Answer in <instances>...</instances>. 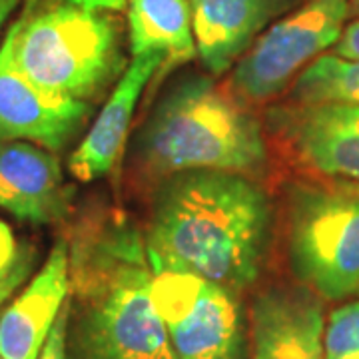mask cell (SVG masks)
Instances as JSON below:
<instances>
[{
    "instance_id": "obj_1",
    "label": "cell",
    "mask_w": 359,
    "mask_h": 359,
    "mask_svg": "<svg viewBox=\"0 0 359 359\" xmlns=\"http://www.w3.org/2000/svg\"><path fill=\"white\" fill-rule=\"evenodd\" d=\"M271 230V200L252 176L188 170L156 182L144 242L152 269L188 271L242 294L264 269Z\"/></svg>"
},
{
    "instance_id": "obj_2",
    "label": "cell",
    "mask_w": 359,
    "mask_h": 359,
    "mask_svg": "<svg viewBox=\"0 0 359 359\" xmlns=\"http://www.w3.org/2000/svg\"><path fill=\"white\" fill-rule=\"evenodd\" d=\"M68 248V359H176L152 297L144 231L104 214L86 219Z\"/></svg>"
},
{
    "instance_id": "obj_3",
    "label": "cell",
    "mask_w": 359,
    "mask_h": 359,
    "mask_svg": "<svg viewBox=\"0 0 359 359\" xmlns=\"http://www.w3.org/2000/svg\"><path fill=\"white\" fill-rule=\"evenodd\" d=\"M134 158L152 180L188 170L256 176L268 166L264 124L212 74L186 72L162 90L134 138Z\"/></svg>"
},
{
    "instance_id": "obj_4",
    "label": "cell",
    "mask_w": 359,
    "mask_h": 359,
    "mask_svg": "<svg viewBox=\"0 0 359 359\" xmlns=\"http://www.w3.org/2000/svg\"><path fill=\"white\" fill-rule=\"evenodd\" d=\"M128 0H26L4 46L46 92L88 104L128 60Z\"/></svg>"
},
{
    "instance_id": "obj_5",
    "label": "cell",
    "mask_w": 359,
    "mask_h": 359,
    "mask_svg": "<svg viewBox=\"0 0 359 359\" xmlns=\"http://www.w3.org/2000/svg\"><path fill=\"white\" fill-rule=\"evenodd\" d=\"M285 238L297 282L330 302L359 295V184L294 180L285 194Z\"/></svg>"
},
{
    "instance_id": "obj_6",
    "label": "cell",
    "mask_w": 359,
    "mask_h": 359,
    "mask_svg": "<svg viewBox=\"0 0 359 359\" xmlns=\"http://www.w3.org/2000/svg\"><path fill=\"white\" fill-rule=\"evenodd\" d=\"M349 18V0H308L262 32L231 66L226 88L248 106L269 102L332 48Z\"/></svg>"
},
{
    "instance_id": "obj_7",
    "label": "cell",
    "mask_w": 359,
    "mask_h": 359,
    "mask_svg": "<svg viewBox=\"0 0 359 359\" xmlns=\"http://www.w3.org/2000/svg\"><path fill=\"white\" fill-rule=\"evenodd\" d=\"M240 294L178 269H152V297L176 359H250Z\"/></svg>"
},
{
    "instance_id": "obj_8",
    "label": "cell",
    "mask_w": 359,
    "mask_h": 359,
    "mask_svg": "<svg viewBox=\"0 0 359 359\" xmlns=\"http://www.w3.org/2000/svg\"><path fill=\"white\" fill-rule=\"evenodd\" d=\"M266 126L299 164L325 178L359 184L358 104L273 106Z\"/></svg>"
},
{
    "instance_id": "obj_9",
    "label": "cell",
    "mask_w": 359,
    "mask_h": 359,
    "mask_svg": "<svg viewBox=\"0 0 359 359\" xmlns=\"http://www.w3.org/2000/svg\"><path fill=\"white\" fill-rule=\"evenodd\" d=\"M323 297L304 283H273L250 308L252 359H325Z\"/></svg>"
},
{
    "instance_id": "obj_10",
    "label": "cell",
    "mask_w": 359,
    "mask_h": 359,
    "mask_svg": "<svg viewBox=\"0 0 359 359\" xmlns=\"http://www.w3.org/2000/svg\"><path fill=\"white\" fill-rule=\"evenodd\" d=\"M88 116V104L46 92L14 65L0 46V142L28 140L50 152L62 150Z\"/></svg>"
},
{
    "instance_id": "obj_11",
    "label": "cell",
    "mask_w": 359,
    "mask_h": 359,
    "mask_svg": "<svg viewBox=\"0 0 359 359\" xmlns=\"http://www.w3.org/2000/svg\"><path fill=\"white\" fill-rule=\"evenodd\" d=\"M308 0H190L196 48L212 76L230 72L262 32Z\"/></svg>"
},
{
    "instance_id": "obj_12",
    "label": "cell",
    "mask_w": 359,
    "mask_h": 359,
    "mask_svg": "<svg viewBox=\"0 0 359 359\" xmlns=\"http://www.w3.org/2000/svg\"><path fill=\"white\" fill-rule=\"evenodd\" d=\"M70 295V248L58 240L44 266L0 313V358L39 359Z\"/></svg>"
},
{
    "instance_id": "obj_13",
    "label": "cell",
    "mask_w": 359,
    "mask_h": 359,
    "mask_svg": "<svg viewBox=\"0 0 359 359\" xmlns=\"http://www.w3.org/2000/svg\"><path fill=\"white\" fill-rule=\"evenodd\" d=\"M164 66L166 60L160 54L132 56L126 70L114 84L112 94L90 126L88 134L68 160V168L74 178L92 182L114 170L124 150L138 100L156 72L164 70Z\"/></svg>"
},
{
    "instance_id": "obj_14",
    "label": "cell",
    "mask_w": 359,
    "mask_h": 359,
    "mask_svg": "<svg viewBox=\"0 0 359 359\" xmlns=\"http://www.w3.org/2000/svg\"><path fill=\"white\" fill-rule=\"evenodd\" d=\"M58 158L32 142L0 144V208L32 224H54L68 212Z\"/></svg>"
},
{
    "instance_id": "obj_15",
    "label": "cell",
    "mask_w": 359,
    "mask_h": 359,
    "mask_svg": "<svg viewBox=\"0 0 359 359\" xmlns=\"http://www.w3.org/2000/svg\"><path fill=\"white\" fill-rule=\"evenodd\" d=\"M126 18L132 56L160 54L170 70L198 54L190 0H128Z\"/></svg>"
},
{
    "instance_id": "obj_16",
    "label": "cell",
    "mask_w": 359,
    "mask_h": 359,
    "mask_svg": "<svg viewBox=\"0 0 359 359\" xmlns=\"http://www.w3.org/2000/svg\"><path fill=\"white\" fill-rule=\"evenodd\" d=\"M294 104H358L359 62L321 54L308 65L290 86Z\"/></svg>"
},
{
    "instance_id": "obj_17",
    "label": "cell",
    "mask_w": 359,
    "mask_h": 359,
    "mask_svg": "<svg viewBox=\"0 0 359 359\" xmlns=\"http://www.w3.org/2000/svg\"><path fill=\"white\" fill-rule=\"evenodd\" d=\"M323 358L359 359V299L335 308L325 321Z\"/></svg>"
},
{
    "instance_id": "obj_18",
    "label": "cell",
    "mask_w": 359,
    "mask_h": 359,
    "mask_svg": "<svg viewBox=\"0 0 359 359\" xmlns=\"http://www.w3.org/2000/svg\"><path fill=\"white\" fill-rule=\"evenodd\" d=\"M32 266H34V252L30 248H25L18 252V256H16L11 268L0 271V304L25 282Z\"/></svg>"
},
{
    "instance_id": "obj_19",
    "label": "cell",
    "mask_w": 359,
    "mask_h": 359,
    "mask_svg": "<svg viewBox=\"0 0 359 359\" xmlns=\"http://www.w3.org/2000/svg\"><path fill=\"white\" fill-rule=\"evenodd\" d=\"M68 320H70V295H68L65 308H62L58 320H56L54 327H52L46 344L42 347V351H40L39 359H68V347H66V339H68Z\"/></svg>"
},
{
    "instance_id": "obj_20",
    "label": "cell",
    "mask_w": 359,
    "mask_h": 359,
    "mask_svg": "<svg viewBox=\"0 0 359 359\" xmlns=\"http://www.w3.org/2000/svg\"><path fill=\"white\" fill-rule=\"evenodd\" d=\"M334 54L339 58L359 62V16L344 26L339 39L334 44Z\"/></svg>"
},
{
    "instance_id": "obj_21",
    "label": "cell",
    "mask_w": 359,
    "mask_h": 359,
    "mask_svg": "<svg viewBox=\"0 0 359 359\" xmlns=\"http://www.w3.org/2000/svg\"><path fill=\"white\" fill-rule=\"evenodd\" d=\"M18 248H16V240L8 224H4L0 219V271L13 266V262L18 256Z\"/></svg>"
},
{
    "instance_id": "obj_22",
    "label": "cell",
    "mask_w": 359,
    "mask_h": 359,
    "mask_svg": "<svg viewBox=\"0 0 359 359\" xmlns=\"http://www.w3.org/2000/svg\"><path fill=\"white\" fill-rule=\"evenodd\" d=\"M18 2L20 0H0V28L6 22V18L11 16L14 8L18 6Z\"/></svg>"
},
{
    "instance_id": "obj_23",
    "label": "cell",
    "mask_w": 359,
    "mask_h": 359,
    "mask_svg": "<svg viewBox=\"0 0 359 359\" xmlns=\"http://www.w3.org/2000/svg\"><path fill=\"white\" fill-rule=\"evenodd\" d=\"M349 16H359V0H349Z\"/></svg>"
},
{
    "instance_id": "obj_24",
    "label": "cell",
    "mask_w": 359,
    "mask_h": 359,
    "mask_svg": "<svg viewBox=\"0 0 359 359\" xmlns=\"http://www.w3.org/2000/svg\"><path fill=\"white\" fill-rule=\"evenodd\" d=\"M0 359H2V358H0Z\"/></svg>"
}]
</instances>
